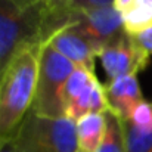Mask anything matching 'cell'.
Here are the masks:
<instances>
[{"label":"cell","mask_w":152,"mask_h":152,"mask_svg":"<svg viewBox=\"0 0 152 152\" xmlns=\"http://www.w3.org/2000/svg\"><path fill=\"white\" fill-rule=\"evenodd\" d=\"M42 45L43 42L24 46L0 81V148L13 140L33 106Z\"/></svg>","instance_id":"1"},{"label":"cell","mask_w":152,"mask_h":152,"mask_svg":"<svg viewBox=\"0 0 152 152\" xmlns=\"http://www.w3.org/2000/svg\"><path fill=\"white\" fill-rule=\"evenodd\" d=\"M46 16L48 0L28 7L0 0V81L24 46L43 42Z\"/></svg>","instance_id":"2"},{"label":"cell","mask_w":152,"mask_h":152,"mask_svg":"<svg viewBox=\"0 0 152 152\" xmlns=\"http://www.w3.org/2000/svg\"><path fill=\"white\" fill-rule=\"evenodd\" d=\"M13 145L18 152H78L77 126L68 117L49 118L28 111Z\"/></svg>","instance_id":"3"},{"label":"cell","mask_w":152,"mask_h":152,"mask_svg":"<svg viewBox=\"0 0 152 152\" xmlns=\"http://www.w3.org/2000/svg\"><path fill=\"white\" fill-rule=\"evenodd\" d=\"M75 69V65L56 52L49 43L43 42L37 81H36V93L31 109L42 117L59 118L65 117L64 105L61 101L62 89L68 80V77Z\"/></svg>","instance_id":"4"},{"label":"cell","mask_w":152,"mask_h":152,"mask_svg":"<svg viewBox=\"0 0 152 152\" xmlns=\"http://www.w3.org/2000/svg\"><path fill=\"white\" fill-rule=\"evenodd\" d=\"M65 24H72L77 30H80L86 36V39L92 43L96 55H99V52L105 46L112 43L126 31L123 15L114 6H108V7L74 12L64 16L62 19L53 22L45 28L43 42L52 31H55L56 28Z\"/></svg>","instance_id":"5"},{"label":"cell","mask_w":152,"mask_h":152,"mask_svg":"<svg viewBox=\"0 0 152 152\" xmlns=\"http://www.w3.org/2000/svg\"><path fill=\"white\" fill-rule=\"evenodd\" d=\"M98 58L106 74V83H111L115 78L129 74H139L148 66L151 56L142 50L133 37L124 31L118 39L105 46Z\"/></svg>","instance_id":"6"},{"label":"cell","mask_w":152,"mask_h":152,"mask_svg":"<svg viewBox=\"0 0 152 152\" xmlns=\"http://www.w3.org/2000/svg\"><path fill=\"white\" fill-rule=\"evenodd\" d=\"M45 42L68 61H71L75 66H81L95 72V62L98 55L86 36L72 24H65L56 28L46 37Z\"/></svg>","instance_id":"7"},{"label":"cell","mask_w":152,"mask_h":152,"mask_svg":"<svg viewBox=\"0 0 152 152\" xmlns=\"http://www.w3.org/2000/svg\"><path fill=\"white\" fill-rule=\"evenodd\" d=\"M105 89L111 111L126 120L132 117L133 111L140 102L145 101L139 86L137 74H129L115 78L111 83H105Z\"/></svg>","instance_id":"8"},{"label":"cell","mask_w":152,"mask_h":152,"mask_svg":"<svg viewBox=\"0 0 152 152\" xmlns=\"http://www.w3.org/2000/svg\"><path fill=\"white\" fill-rule=\"evenodd\" d=\"M77 139L81 152H96L106 130L105 114H87L77 123Z\"/></svg>","instance_id":"9"},{"label":"cell","mask_w":152,"mask_h":152,"mask_svg":"<svg viewBox=\"0 0 152 152\" xmlns=\"http://www.w3.org/2000/svg\"><path fill=\"white\" fill-rule=\"evenodd\" d=\"M108 6H114V0H48V16L45 28L69 13L108 7Z\"/></svg>","instance_id":"10"},{"label":"cell","mask_w":152,"mask_h":152,"mask_svg":"<svg viewBox=\"0 0 152 152\" xmlns=\"http://www.w3.org/2000/svg\"><path fill=\"white\" fill-rule=\"evenodd\" d=\"M106 130L96 152H126V136L121 124V117L115 112H106Z\"/></svg>","instance_id":"11"},{"label":"cell","mask_w":152,"mask_h":152,"mask_svg":"<svg viewBox=\"0 0 152 152\" xmlns=\"http://www.w3.org/2000/svg\"><path fill=\"white\" fill-rule=\"evenodd\" d=\"M95 78H96L95 72H92L86 68H81V66H75V69L68 77V80L62 89L61 101L64 105V112H65V106L72 99H75L80 93H83L89 86H92Z\"/></svg>","instance_id":"12"},{"label":"cell","mask_w":152,"mask_h":152,"mask_svg":"<svg viewBox=\"0 0 152 152\" xmlns=\"http://www.w3.org/2000/svg\"><path fill=\"white\" fill-rule=\"evenodd\" d=\"M124 30L130 36H137L152 27V10L142 4H136L123 15Z\"/></svg>","instance_id":"13"},{"label":"cell","mask_w":152,"mask_h":152,"mask_svg":"<svg viewBox=\"0 0 152 152\" xmlns=\"http://www.w3.org/2000/svg\"><path fill=\"white\" fill-rule=\"evenodd\" d=\"M121 124L126 136V152H152V133L139 132L126 118H121Z\"/></svg>","instance_id":"14"},{"label":"cell","mask_w":152,"mask_h":152,"mask_svg":"<svg viewBox=\"0 0 152 152\" xmlns=\"http://www.w3.org/2000/svg\"><path fill=\"white\" fill-rule=\"evenodd\" d=\"M129 121L142 133H152V103L143 101L133 111Z\"/></svg>","instance_id":"15"},{"label":"cell","mask_w":152,"mask_h":152,"mask_svg":"<svg viewBox=\"0 0 152 152\" xmlns=\"http://www.w3.org/2000/svg\"><path fill=\"white\" fill-rule=\"evenodd\" d=\"M133 40L136 42V45L142 49L143 52H146L149 56L152 55V27L148 28L146 31L137 34V36H132Z\"/></svg>","instance_id":"16"},{"label":"cell","mask_w":152,"mask_h":152,"mask_svg":"<svg viewBox=\"0 0 152 152\" xmlns=\"http://www.w3.org/2000/svg\"><path fill=\"white\" fill-rule=\"evenodd\" d=\"M139 0H114V7L121 13L124 15L127 10H130L132 7H134L137 4Z\"/></svg>","instance_id":"17"},{"label":"cell","mask_w":152,"mask_h":152,"mask_svg":"<svg viewBox=\"0 0 152 152\" xmlns=\"http://www.w3.org/2000/svg\"><path fill=\"white\" fill-rule=\"evenodd\" d=\"M6 1H10V3L19 6V7H28V6H33L36 3H40L43 0H6Z\"/></svg>","instance_id":"18"},{"label":"cell","mask_w":152,"mask_h":152,"mask_svg":"<svg viewBox=\"0 0 152 152\" xmlns=\"http://www.w3.org/2000/svg\"><path fill=\"white\" fill-rule=\"evenodd\" d=\"M0 152H18V151H16V148H15V145H13V140H10V142L4 143V145L0 148Z\"/></svg>","instance_id":"19"},{"label":"cell","mask_w":152,"mask_h":152,"mask_svg":"<svg viewBox=\"0 0 152 152\" xmlns=\"http://www.w3.org/2000/svg\"><path fill=\"white\" fill-rule=\"evenodd\" d=\"M137 3L142 4V6H145V7H148L149 10H152V0H139Z\"/></svg>","instance_id":"20"},{"label":"cell","mask_w":152,"mask_h":152,"mask_svg":"<svg viewBox=\"0 0 152 152\" xmlns=\"http://www.w3.org/2000/svg\"><path fill=\"white\" fill-rule=\"evenodd\" d=\"M78 152H81V151H78Z\"/></svg>","instance_id":"21"}]
</instances>
